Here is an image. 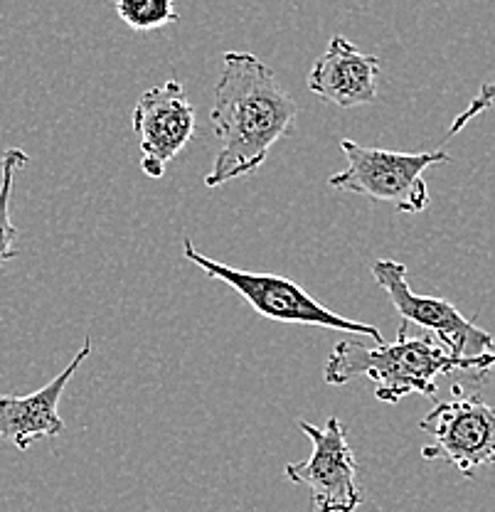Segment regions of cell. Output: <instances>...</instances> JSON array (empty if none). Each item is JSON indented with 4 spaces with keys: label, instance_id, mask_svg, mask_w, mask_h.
<instances>
[{
    "label": "cell",
    "instance_id": "obj_1",
    "mask_svg": "<svg viewBox=\"0 0 495 512\" xmlns=\"http://www.w3.org/2000/svg\"><path fill=\"white\" fill-rule=\"evenodd\" d=\"M298 104L269 64L252 52H225L210 121L220 141L207 188H220L262 168L269 151L294 133Z\"/></svg>",
    "mask_w": 495,
    "mask_h": 512
},
{
    "label": "cell",
    "instance_id": "obj_2",
    "mask_svg": "<svg viewBox=\"0 0 495 512\" xmlns=\"http://www.w3.org/2000/svg\"><path fill=\"white\" fill-rule=\"evenodd\" d=\"M491 357H454L449 355L431 335H409V325H399L395 343H380L375 348L358 340H338L330 352L323 380L333 387L348 384L355 377L375 382V397L385 404H397L409 394L434 397L436 380L451 372H481L488 375L493 367Z\"/></svg>",
    "mask_w": 495,
    "mask_h": 512
},
{
    "label": "cell",
    "instance_id": "obj_3",
    "mask_svg": "<svg viewBox=\"0 0 495 512\" xmlns=\"http://www.w3.org/2000/svg\"><path fill=\"white\" fill-rule=\"evenodd\" d=\"M183 256L188 261H193L198 269L205 271L210 279H217L234 288L252 306V311L257 316L276 320V323L313 325V328H328L348 335H367L377 345L385 343L377 325L360 323V320L345 318L340 313L330 311L323 303H318L306 288L298 286L296 281L286 279V276L232 269V266L220 264V261L200 254L190 237L183 239Z\"/></svg>",
    "mask_w": 495,
    "mask_h": 512
},
{
    "label": "cell",
    "instance_id": "obj_4",
    "mask_svg": "<svg viewBox=\"0 0 495 512\" xmlns=\"http://www.w3.org/2000/svg\"><path fill=\"white\" fill-rule=\"evenodd\" d=\"M348 168L328 178L333 190L353 192L375 202H390L402 215H419L429 207L431 195L424 173L431 165L449 163L446 151L397 153L385 148H365L355 141H340Z\"/></svg>",
    "mask_w": 495,
    "mask_h": 512
},
{
    "label": "cell",
    "instance_id": "obj_5",
    "mask_svg": "<svg viewBox=\"0 0 495 512\" xmlns=\"http://www.w3.org/2000/svg\"><path fill=\"white\" fill-rule=\"evenodd\" d=\"M311 439L308 461L289 463L286 478L311 490V512H355L365 503L358 480V458L348 444V431L338 416H330L323 429L298 421Z\"/></svg>",
    "mask_w": 495,
    "mask_h": 512
},
{
    "label": "cell",
    "instance_id": "obj_6",
    "mask_svg": "<svg viewBox=\"0 0 495 512\" xmlns=\"http://www.w3.org/2000/svg\"><path fill=\"white\" fill-rule=\"evenodd\" d=\"M377 286L390 296L402 323L417 325L424 333L436 335L439 345L454 357H491L495 343L491 333L463 318L454 303L439 296H419L407 281V266L395 259H380L372 264Z\"/></svg>",
    "mask_w": 495,
    "mask_h": 512
},
{
    "label": "cell",
    "instance_id": "obj_7",
    "mask_svg": "<svg viewBox=\"0 0 495 512\" xmlns=\"http://www.w3.org/2000/svg\"><path fill=\"white\" fill-rule=\"evenodd\" d=\"M419 429L429 434L431 444L422 448V458L451 463L456 471L471 478L481 466L495 458V414L481 394H461L436 404L419 421Z\"/></svg>",
    "mask_w": 495,
    "mask_h": 512
},
{
    "label": "cell",
    "instance_id": "obj_8",
    "mask_svg": "<svg viewBox=\"0 0 495 512\" xmlns=\"http://www.w3.org/2000/svg\"><path fill=\"white\" fill-rule=\"evenodd\" d=\"M131 121L143 153L141 170L153 180L163 178L165 165L193 141L198 128L195 106L178 79L143 92Z\"/></svg>",
    "mask_w": 495,
    "mask_h": 512
},
{
    "label": "cell",
    "instance_id": "obj_9",
    "mask_svg": "<svg viewBox=\"0 0 495 512\" xmlns=\"http://www.w3.org/2000/svg\"><path fill=\"white\" fill-rule=\"evenodd\" d=\"M89 352H92V340L87 338L74 360L42 389L23 397L0 394V441H10L18 451H28L35 441L65 434L67 426L60 414V399Z\"/></svg>",
    "mask_w": 495,
    "mask_h": 512
},
{
    "label": "cell",
    "instance_id": "obj_10",
    "mask_svg": "<svg viewBox=\"0 0 495 512\" xmlns=\"http://www.w3.org/2000/svg\"><path fill=\"white\" fill-rule=\"evenodd\" d=\"M380 60L360 52L348 37L335 35L308 74V92L338 109H355L377 101Z\"/></svg>",
    "mask_w": 495,
    "mask_h": 512
},
{
    "label": "cell",
    "instance_id": "obj_11",
    "mask_svg": "<svg viewBox=\"0 0 495 512\" xmlns=\"http://www.w3.org/2000/svg\"><path fill=\"white\" fill-rule=\"evenodd\" d=\"M28 153L23 148H5L0 156V269L18 256V227L10 220V197H13L15 173L25 168Z\"/></svg>",
    "mask_w": 495,
    "mask_h": 512
},
{
    "label": "cell",
    "instance_id": "obj_12",
    "mask_svg": "<svg viewBox=\"0 0 495 512\" xmlns=\"http://www.w3.org/2000/svg\"><path fill=\"white\" fill-rule=\"evenodd\" d=\"M116 15L136 32L161 30L165 25L178 23L173 0H116Z\"/></svg>",
    "mask_w": 495,
    "mask_h": 512
},
{
    "label": "cell",
    "instance_id": "obj_13",
    "mask_svg": "<svg viewBox=\"0 0 495 512\" xmlns=\"http://www.w3.org/2000/svg\"><path fill=\"white\" fill-rule=\"evenodd\" d=\"M491 96H493V89H491V84H483V89H481V96H478V99H473V104L468 106V111H466V114H461V119H459V121H454V126H451V131H449V133H456V131H461L463 124H466V121L471 119L473 114H481V111H488V109H491Z\"/></svg>",
    "mask_w": 495,
    "mask_h": 512
}]
</instances>
